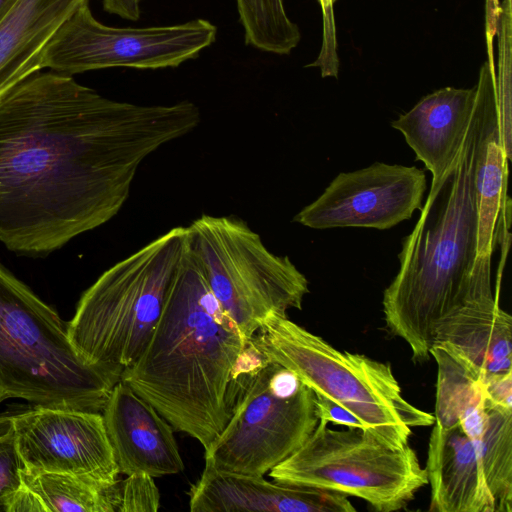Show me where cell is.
<instances>
[{
	"instance_id": "12",
	"label": "cell",
	"mask_w": 512,
	"mask_h": 512,
	"mask_svg": "<svg viewBox=\"0 0 512 512\" xmlns=\"http://www.w3.org/2000/svg\"><path fill=\"white\" fill-rule=\"evenodd\" d=\"M426 176L415 166L374 163L337 175L294 221L313 229H389L421 209Z\"/></svg>"
},
{
	"instance_id": "3",
	"label": "cell",
	"mask_w": 512,
	"mask_h": 512,
	"mask_svg": "<svg viewBox=\"0 0 512 512\" xmlns=\"http://www.w3.org/2000/svg\"><path fill=\"white\" fill-rule=\"evenodd\" d=\"M476 144L474 107L460 151L432 180L419 220L403 240L399 271L383 294L387 328L408 344L414 361L429 358L446 315L469 300L494 296L491 256L477 255Z\"/></svg>"
},
{
	"instance_id": "17",
	"label": "cell",
	"mask_w": 512,
	"mask_h": 512,
	"mask_svg": "<svg viewBox=\"0 0 512 512\" xmlns=\"http://www.w3.org/2000/svg\"><path fill=\"white\" fill-rule=\"evenodd\" d=\"M433 425L425 468L431 487L429 510L495 512L477 444L460 424Z\"/></svg>"
},
{
	"instance_id": "20",
	"label": "cell",
	"mask_w": 512,
	"mask_h": 512,
	"mask_svg": "<svg viewBox=\"0 0 512 512\" xmlns=\"http://www.w3.org/2000/svg\"><path fill=\"white\" fill-rule=\"evenodd\" d=\"M22 488L10 512H117V484L104 486L90 479L62 473L20 471Z\"/></svg>"
},
{
	"instance_id": "13",
	"label": "cell",
	"mask_w": 512,
	"mask_h": 512,
	"mask_svg": "<svg viewBox=\"0 0 512 512\" xmlns=\"http://www.w3.org/2000/svg\"><path fill=\"white\" fill-rule=\"evenodd\" d=\"M102 416L120 473L155 478L184 471L174 429L127 383L115 384Z\"/></svg>"
},
{
	"instance_id": "19",
	"label": "cell",
	"mask_w": 512,
	"mask_h": 512,
	"mask_svg": "<svg viewBox=\"0 0 512 512\" xmlns=\"http://www.w3.org/2000/svg\"><path fill=\"white\" fill-rule=\"evenodd\" d=\"M436 343H447L482 375L512 371V318L498 297L470 301L439 323Z\"/></svg>"
},
{
	"instance_id": "8",
	"label": "cell",
	"mask_w": 512,
	"mask_h": 512,
	"mask_svg": "<svg viewBox=\"0 0 512 512\" xmlns=\"http://www.w3.org/2000/svg\"><path fill=\"white\" fill-rule=\"evenodd\" d=\"M189 246L223 310L250 342L270 314L302 308L306 277L287 256H278L244 221L202 215L187 227Z\"/></svg>"
},
{
	"instance_id": "14",
	"label": "cell",
	"mask_w": 512,
	"mask_h": 512,
	"mask_svg": "<svg viewBox=\"0 0 512 512\" xmlns=\"http://www.w3.org/2000/svg\"><path fill=\"white\" fill-rule=\"evenodd\" d=\"M192 512H354L347 496L331 490L270 482L263 476L206 466L189 491Z\"/></svg>"
},
{
	"instance_id": "9",
	"label": "cell",
	"mask_w": 512,
	"mask_h": 512,
	"mask_svg": "<svg viewBox=\"0 0 512 512\" xmlns=\"http://www.w3.org/2000/svg\"><path fill=\"white\" fill-rule=\"evenodd\" d=\"M269 476L278 483L361 498L381 512L405 508L428 483L426 470L409 445L394 448L363 429H332L324 420Z\"/></svg>"
},
{
	"instance_id": "15",
	"label": "cell",
	"mask_w": 512,
	"mask_h": 512,
	"mask_svg": "<svg viewBox=\"0 0 512 512\" xmlns=\"http://www.w3.org/2000/svg\"><path fill=\"white\" fill-rule=\"evenodd\" d=\"M476 86L477 144L474 181L478 211V257L492 256L499 215L509 206L506 197L508 164L499 123L498 79L485 62Z\"/></svg>"
},
{
	"instance_id": "1",
	"label": "cell",
	"mask_w": 512,
	"mask_h": 512,
	"mask_svg": "<svg viewBox=\"0 0 512 512\" xmlns=\"http://www.w3.org/2000/svg\"><path fill=\"white\" fill-rule=\"evenodd\" d=\"M41 71L0 99V242L32 258L111 220L142 161L201 120L187 100L120 102Z\"/></svg>"
},
{
	"instance_id": "11",
	"label": "cell",
	"mask_w": 512,
	"mask_h": 512,
	"mask_svg": "<svg viewBox=\"0 0 512 512\" xmlns=\"http://www.w3.org/2000/svg\"><path fill=\"white\" fill-rule=\"evenodd\" d=\"M13 432L26 472L72 474L104 486L119 481L100 412L35 406L13 415Z\"/></svg>"
},
{
	"instance_id": "10",
	"label": "cell",
	"mask_w": 512,
	"mask_h": 512,
	"mask_svg": "<svg viewBox=\"0 0 512 512\" xmlns=\"http://www.w3.org/2000/svg\"><path fill=\"white\" fill-rule=\"evenodd\" d=\"M216 34V26L205 19L145 28L106 26L94 18L86 0L49 40L41 68L72 76L111 67H177L197 58Z\"/></svg>"
},
{
	"instance_id": "22",
	"label": "cell",
	"mask_w": 512,
	"mask_h": 512,
	"mask_svg": "<svg viewBox=\"0 0 512 512\" xmlns=\"http://www.w3.org/2000/svg\"><path fill=\"white\" fill-rule=\"evenodd\" d=\"M487 422L477 442L495 512L512 511V409L486 405Z\"/></svg>"
},
{
	"instance_id": "29",
	"label": "cell",
	"mask_w": 512,
	"mask_h": 512,
	"mask_svg": "<svg viewBox=\"0 0 512 512\" xmlns=\"http://www.w3.org/2000/svg\"><path fill=\"white\" fill-rule=\"evenodd\" d=\"M14 414L10 412L0 414V437L12 430Z\"/></svg>"
},
{
	"instance_id": "21",
	"label": "cell",
	"mask_w": 512,
	"mask_h": 512,
	"mask_svg": "<svg viewBox=\"0 0 512 512\" xmlns=\"http://www.w3.org/2000/svg\"><path fill=\"white\" fill-rule=\"evenodd\" d=\"M437 366L435 423L448 428L465 424L486 412L483 375L447 343L430 349Z\"/></svg>"
},
{
	"instance_id": "24",
	"label": "cell",
	"mask_w": 512,
	"mask_h": 512,
	"mask_svg": "<svg viewBox=\"0 0 512 512\" xmlns=\"http://www.w3.org/2000/svg\"><path fill=\"white\" fill-rule=\"evenodd\" d=\"M118 481L117 512H156L160 507V493L154 477L132 473Z\"/></svg>"
},
{
	"instance_id": "2",
	"label": "cell",
	"mask_w": 512,
	"mask_h": 512,
	"mask_svg": "<svg viewBox=\"0 0 512 512\" xmlns=\"http://www.w3.org/2000/svg\"><path fill=\"white\" fill-rule=\"evenodd\" d=\"M248 343L211 292L188 233L159 320L121 380L206 450L229 420L230 384Z\"/></svg>"
},
{
	"instance_id": "7",
	"label": "cell",
	"mask_w": 512,
	"mask_h": 512,
	"mask_svg": "<svg viewBox=\"0 0 512 512\" xmlns=\"http://www.w3.org/2000/svg\"><path fill=\"white\" fill-rule=\"evenodd\" d=\"M230 392L229 420L204 455L218 471L263 476L300 448L319 421L315 393L255 349L240 361Z\"/></svg>"
},
{
	"instance_id": "28",
	"label": "cell",
	"mask_w": 512,
	"mask_h": 512,
	"mask_svg": "<svg viewBox=\"0 0 512 512\" xmlns=\"http://www.w3.org/2000/svg\"><path fill=\"white\" fill-rule=\"evenodd\" d=\"M103 9L129 21H137L141 15L140 0H102Z\"/></svg>"
},
{
	"instance_id": "6",
	"label": "cell",
	"mask_w": 512,
	"mask_h": 512,
	"mask_svg": "<svg viewBox=\"0 0 512 512\" xmlns=\"http://www.w3.org/2000/svg\"><path fill=\"white\" fill-rule=\"evenodd\" d=\"M250 342L267 361L289 369L315 394L348 409L364 431L391 447L408 445L413 428L435 422L434 415L403 397L389 363L340 351L287 316L268 315Z\"/></svg>"
},
{
	"instance_id": "25",
	"label": "cell",
	"mask_w": 512,
	"mask_h": 512,
	"mask_svg": "<svg viewBox=\"0 0 512 512\" xmlns=\"http://www.w3.org/2000/svg\"><path fill=\"white\" fill-rule=\"evenodd\" d=\"M22 468L12 428L0 437V512H10L15 496L22 488Z\"/></svg>"
},
{
	"instance_id": "27",
	"label": "cell",
	"mask_w": 512,
	"mask_h": 512,
	"mask_svg": "<svg viewBox=\"0 0 512 512\" xmlns=\"http://www.w3.org/2000/svg\"><path fill=\"white\" fill-rule=\"evenodd\" d=\"M315 404L319 420L348 428L365 430L363 423L352 412L338 403L322 395L315 394Z\"/></svg>"
},
{
	"instance_id": "5",
	"label": "cell",
	"mask_w": 512,
	"mask_h": 512,
	"mask_svg": "<svg viewBox=\"0 0 512 512\" xmlns=\"http://www.w3.org/2000/svg\"><path fill=\"white\" fill-rule=\"evenodd\" d=\"M187 244L188 228H172L111 266L83 292L66 331L84 362L123 372L137 360Z\"/></svg>"
},
{
	"instance_id": "18",
	"label": "cell",
	"mask_w": 512,
	"mask_h": 512,
	"mask_svg": "<svg viewBox=\"0 0 512 512\" xmlns=\"http://www.w3.org/2000/svg\"><path fill=\"white\" fill-rule=\"evenodd\" d=\"M86 0H16L0 20V99L42 70L41 57L60 25Z\"/></svg>"
},
{
	"instance_id": "16",
	"label": "cell",
	"mask_w": 512,
	"mask_h": 512,
	"mask_svg": "<svg viewBox=\"0 0 512 512\" xmlns=\"http://www.w3.org/2000/svg\"><path fill=\"white\" fill-rule=\"evenodd\" d=\"M476 102V86L444 87L421 98L391 123L432 174L440 178L457 157Z\"/></svg>"
},
{
	"instance_id": "31",
	"label": "cell",
	"mask_w": 512,
	"mask_h": 512,
	"mask_svg": "<svg viewBox=\"0 0 512 512\" xmlns=\"http://www.w3.org/2000/svg\"><path fill=\"white\" fill-rule=\"evenodd\" d=\"M336 0H318L320 6L322 7L323 10H328L331 8L332 4L335 2Z\"/></svg>"
},
{
	"instance_id": "4",
	"label": "cell",
	"mask_w": 512,
	"mask_h": 512,
	"mask_svg": "<svg viewBox=\"0 0 512 512\" xmlns=\"http://www.w3.org/2000/svg\"><path fill=\"white\" fill-rule=\"evenodd\" d=\"M121 375L84 362L58 313L0 263V403L100 412Z\"/></svg>"
},
{
	"instance_id": "26",
	"label": "cell",
	"mask_w": 512,
	"mask_h": 512,
	"mask_svg": "<svg viewBox=\"0 0 512 512\" xmlns=\"http://www.w3.org/2000/svg\"><path fill=\"white\" fill-rule=\"evenodd\" d=\"M486 405L512 409V371L483 376Z\"/></svg>"
},
{
	"instance_id": "23",
	"label": "cell",
	"mask_w": 512,
	"mask_h": 512,
	"mask_svg": "<svg viewBox=\"0 0 512 512\" xmlns=\"http://www.w3.org/2000/svg\"><path fill=\"white\" fill-rule=\"evenodd\" d=\"M245 43L277 55L296 48L301 33L287 15L283 0H236Z\"/></svg>"
},
{
	"instance_id": "30",
	"label": "cell",
	"mask_w": 512,
	"mask_h": 512,
	"mask_svg": "<svg viewBox=\"0 0 512 512\" xmlns=\"http://www.w3.org/2000/svg\"><path fill=\"white\" fill-rule=\"evenodd\" d=\"M15 2L16 0H0V20L9 11Z\"/></svg>"
}]
</instances>
